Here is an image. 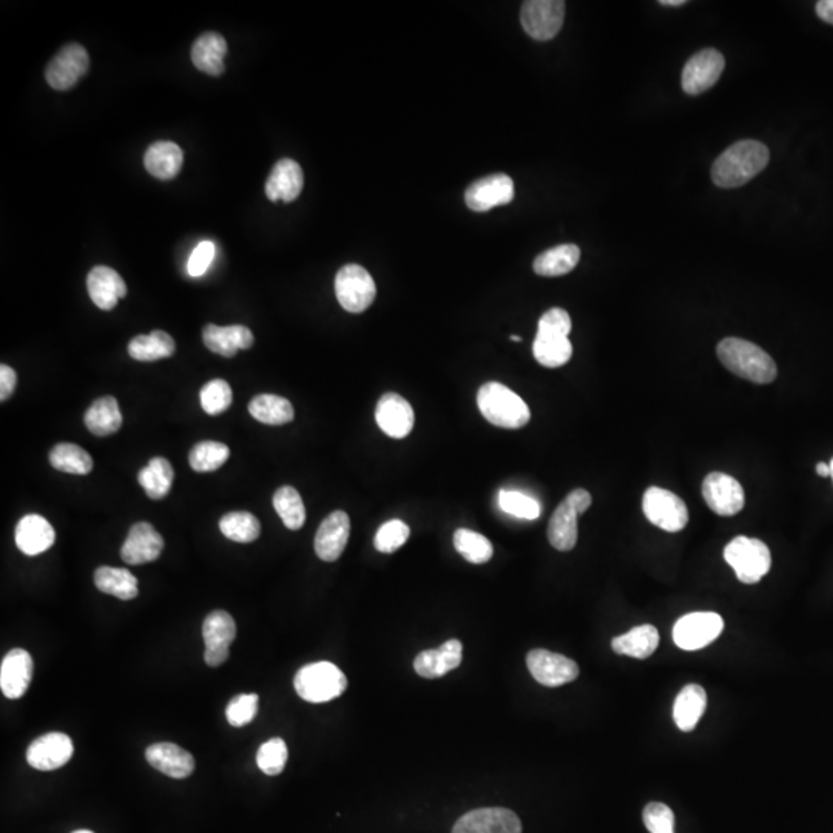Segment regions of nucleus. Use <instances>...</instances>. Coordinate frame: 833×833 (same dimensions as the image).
Returning <instances> with one entry per match:
<instances>
[{"label": "nucleus", "instance_id": "nucleus-1", "mask_svg": "<svg viewBox=\"0 0 833 833\" xmlns=\"http://www.w3.org/2000/svg\"><path fill=\"white\" fill-rule=\"evenodd\" d=\"M769 159V149L763 142L753 139L735 142L713 164V183L721 189L744 186L766 169Z\"/></svg>", "mask_w": 833, "mask_h": 833}, {"label": "nucleus", "instance_id": "nucleus-2", "mask_svg": "<svg viewBox=\"0 0 833 833\" xmlns=\"http://www.w3.org/2000/svg\"><path fill=\"white\" fill-rule=\"evenodd\" d=\"M716 352L722 365L730 372L756 385H769L778 375L773 358L752 341L724 338L719 341Z\"/></svg>", "mask_w": 833, "mask_h": 833}, {"label": "nucleus", "instance_id": "nucleus-3", "mask_svg": "<svg viewBox=\"0 0 833 833\" xmlns=\"http://www.w3.org/2000/svg\"><path fill=\"white\" fill-rule=\"evenodd\" d=\"M571 332V318L567 311L553 307L540 317L536 340L533 344L534 358L545 368H560L573 357V344L568 340Z\"/></svg>", "mask_w": 833, "mask_h": 833}, {"label": "nucleus", "instance_id": "nucleus-4", "mask_svg": "<svg viewBox=\"0 0 833 833\" xmlns=\"http://www.w3.org/2000/svg\"><path fill=\"white\" fill-rule=\"evenodd\" d=\"M477 406L488 422L505 429H519L531 419L523 398L502 383L490 382L477 392Z\"/></svg>", "mask_w": 833, "mask_h": 833}, {"label": "nucleus", "instance_id": "nucleus-5", "mask_svg": "<svg viewBox=\"0 0 833 833\" xmlns=\"http://www.w3.org/2000/svg\"><path fill=\"white\" fill-rule=\"evenodd\" d=\"M294 685L303 701L323 704L340 698L348 687V679L332 662H314L298 670Z\"/></svg>", "mask_w": 833, "mask_h": 833}, {"label": "nucleus", "instance_id": "nucleus-6", "mask_svg": "<svg viewBox=\"0 0 833 833\" xmlns=\"http://www.w3.org/2000/svg\"><path fill=\"white\" fill-rule=\"evenodd\" d=\"M724 559L742 584H758L772 567L769 547L753 537L738 536L727 545Z\"/></svg>", "mask_w": 833, "mask_h": 833}, {"label": "nucleus", "instance_id": "nucleus-7", "mask_svg": "<svg viewBox=\"0 0 833 833\" xmlns=\"http://www.w3.org/2000/svg\"><path fill=\"white\" fill-rule=\"evenodd\" d=\"M591 494L577 488L557 506L548 523V540L557 551H571L577 543V517L591 506Z\"/></svg>", "mask_w": 833, "mask_h": 833}, {"label": "nucleus", "instance_id": "nucleus-8", "mask_svg": "<svg viewBox=\"0 0 833 833\" xmlns=\"http://www.w3.org/2000/svg\"><path fill=\"white\" fill-rule=\"evenodd\" d=\"M335 295L344 311L361 314L374 303L377 286L365 267L348 264L335 277Z\"/></svg>", "mask_w": 833, "mask_h": 833}, {"label": "nucleus", "instance_id": "nucleus-9", "mask_svg": "<svg viewBox=\"0 0 833 833\" xmlns=\"http://www.w3.org/2000/svg\"><path fill=\"white\" fill-rule=\"evenodd\" d=\"M642 510L655 527L667 533H679L687 527L688 510L684 500L659 486H650L645 491Z\"/></svg>", "mask_w": 833, "mask_h": 833}, {"label": "nucleus", "instance_id": "nucleus-10", "mask_svg": "<svg viewBox=\"0 0 833 833\" xmlns=\"http://www.w3.org/2000/svg\"><path fill=\"white\" fill-rule=\"evenodd\" d=\"M724 630V621L718 613L698 611L685 614L673 628V641L685 651H696L712 644Z\"/></svg>", "mask_w": 833, "mask_h": 833}, {"label": "nucleus", "instance_id": "nucleus-11", "mask_svg": "<svg viewBox=\"0 0 833 833\" xmlns=\"http://www.w3.org/2000/svg\"><path fill=\"white\" fill-rule=\"evenodd\" d=\"M565 2L562 0H530L522 5L520 22L528 36L536 41H551L564 25Z\"/></svg>", "mask_w": 833, "mask_h": 833}, {"label": "nucleus", "instance_id": "nucleus-12", "mask_svg": "<svg viewBox=\"0 0 833 833\" xmlns=\"http://www.w3.org/2000/svg\"><path fill=\"white\" fill-rule=\"evenodd\" d=\"M726 59L715 48H705L688 59L682 71V88L687 95L707 92L721 78Z\"/></svg>", "mask_w": 833, "mask_h": 833}, {"label": "nucleus", "instance_id": "nucleus-13", "mask_svg": "<svg viewBox=\"0 0 833 833\" xmlns=\"http://www.w3.org/2000/svg\"><path fill=\"white\" fill-rule=\"evenodd\" d=\"M90 68L87 50L79 44H68L59 51L45 71L48 84L58 92H67L84 78Z\"/></svg>", "mask_w": 833, "mask_h": 833}, {"label": "nucleus", "instance_id": "nucleus-14", "mask_svg": "<svg viewBox=\"0 0 833 833\" xmlns=\"http://www.w3.org/2000/svg\"><path fill=\"white\" fill-rule=\"evenodd\" d=\"M702 496L713 513L732 517L746 505V494L735 477L724 473H710L702 483Z\"/></svg>", "mask_w": 833, "mask_h": 833}, {"label": "nucleus", "instance_id": "nucleus-15", "mask_svg": "<svg viewBox=\"0 0 833 833\" xmlns=\"http://www.w3.org/2000/svg\"><path fill=\"white\" fill-rule=\"evenodd\" d=\"M237 636V624L227 611L216 610L204 619L203 638L206 642L204 661L209 667H220L229 659V648Z\"/></svg>", "mask_w": 833, "mask_h": 833}, {"label": "nucleus", "instance_id": "nucleus-16", "mask_svg": "<svg viewBox=\"0 0 833 833\" xmlns=\"http://www.w3.org/2000/svg\"><path fill=\"white\" fill-rule=\"evenodd\" d=\"M527 665L533 678L545 687H560L579 676V665L573 659L542 648L528 653Z\"/></svg>", "mask_w": 833, "mask_h": 833}, {"label": "nucleus", "instance_id": "nucleus-17", "mask_svg": "<svg viewBox=\"0 0 833 833\" xmlns=\"http://www.w3.org/2000/svg\"><path fill=\"white\" fill-rule=\"evenodd\" d=\"M452 833H522V823L511 810L486 807L465 813Z\"/></svg>", "mask_w": 833, "mask_h": 833}, {"label": "nucleus", "instance_id": "nucleus-18", "mask_svg": "<svg viewBox=\"0 0 833 833\" xmlns=\"http://www.w3.org/2000/svg\"><path fill=\"white\" fill-rule=\"evenodd\" d=\"M75 752L70 736L53 732L31 742L27 750V761L33 769L41 772L61 769L68 764Z\"/></svg>", "mask_w": 833, "mask_h": 833}, {"label": "nucleus", "instance_id": "nucleus-19", "mask_svg": "<svg viewBox=\"0 0 833 833\" xmlns=\"http://www.w3.org/2000/svg\"><path fill=\"white\" fill-rule=\"evenodd\" d=\"M513 199V179L505 173L479 179L471 184L465 193L466 204L474 212H488L494 207L510 204Z\"/></svg>", "mask_w": 833, "mask_h": 833}, {"label": "nucleus", "instance_id": "nucleus-20", "mask_svg": "<svg viewBox=\"0 0 833 833\" xmlns=\"http://www.w3.org/2000/svg\"><path fill=\"white\" fill-rule=\"evenodd\" d=\"M375 420L386 436L405 439L414 428V409L402 395L388 392L378 400Z\"/></svg>", "mask_w": 833, "mask_h": 833}, {"label": "nucleus", "instance_id": "nucleus-21", "mask_svg": "<svg viewBox=\"0 0 833 833\" xmlns=\"http://www.w3.org/2000/svg\"><path fill=\"white\" fill-rule=\"evenodd\" d=\"M164 550V539L150 523L138 522L130 528L121 548L125 564L144 565L155 562Z\"/></svg>", "mask_w": 833, "mask_h": 833}, {"label": "nucleus", "instance_id": "nucleus-22", "mask_svg": "<svg viewBox=\"0 0 833 833\" xmlns=\"http://www.w3.org/2000/svg\"><path fill=\"white\" fill-rule=\"evenodd\" d=\"M351 534V519L344 511H334L321 522L315 536V553L324 562L340 559L348 545Z\"/></svg>", "mask_w": 833, "mask_h": 833}, {"label": "nucleus", "instance_id": "nucleus-23", "mask_svg": "<svg viewBox=\"0 0 833 833\" xmlns=\"http://www.w3.org/2000/svg\"><path fill=\"white\" fill-rule=\"evenodd\" d=\"M33 679V658L28 651L14 648L0 664V688L5 698L19 699L27 693Z\"/></svg>", "mask_w": 833, "mask_h": 833}, {"label": "nucleus", "instance_id": "nucleus-24", "mask_svg": "<svg viewBox=\"0 0 833 833\" xmlns=\"http://www.w3.org/2000/svg\"><path fill=\"white\" fill-rule=\"evenodd\" d=\"M147 763L173 780H184L195 770L192 753L173 742H156L146 752Z\"/></svg>", "mask_w": 833, "mask_h": 833}, {"label": "nucleus", "instance_id": "nucleus-25", "mask_svg": "<svg viewBox=\"0 0 833 833\" xmlns=\"http://www.w3.org/2000/svg\"><path fill=\"white\" fill-rule=\"evenodd\" d=\"M304 187V175L300 164L294 159H281L267 178L266 196L272 203H292L300 196Z\"/></svg>", "mask_w": 833, "mask_h": 833}, {"label": "nucleus", "instance_id": "nucleus-26", "mask_svg": "<svg viewBox=\"0 0 833 833\" xmlns=\"http://www.w3.org/2000/svg\"><path fill=\"white\" fill-rule=\"evenodd\" d=\"M88 295L102 311H112L127 295V284L112 267L96 266L87 277Z\"/></svg>", "mask_w": 833, "mask_h": 833}, {"label": "nucleus", "instance_id": "nucleus-27", "mask_svg": "<svg viewBox=\"0 0 833 833\" xmlns=\"http://www.w3.org/2000/svg\"><path fill=\"white\" fill-rule=\"evenodd\" d=\"M56 542V531L45 517L27 514L16 527V545L25 556H39Z\"/></svg>", "mask_w": 833, "mask_h": 833}, {"label": "nucleus", "instance_id": "nucleus-28", "mask_svg": "<svg viewBox=\"0 0 833 833\" xmlns=\"http://www.w3.org/2000/svg\"><path fill=\"white\" fill-rule=\"evenodd\" d=\"M203 341L213 354L232 358L238 354V351L252 348L255 338L250 329L241 324H233L226 328H221L216 324H207L203 329Z\"/></svg>", "mask_w": 833, "mask_h": 833}, {"label": "nucleus", "instance_id": "nucleus-29", "mask_svg": "<svg viewBox=\"0 0 833 833\" xmlns=\"http://www.w3.org/2000/svg\"><path fill=\"white\" fill-rule=\"evenodd\" d=\"M463 658V645L457 639H449L448 642L436 650L422 651L414 661V670L422 678H442L446 673L452 672L459 667Z\"/></svg>", "mask_w": 833, "mask_h": 833}, {"label": "nucleus", "instance_id": "nucleus-30", "mask_svg": "<svg viewBox=\"0 0 833 833\" xmlns=\"http://www.w3.org/2000/svg\"><path fill=\"white\" fill-rule=\"evenodd\" d=\"M183 149L172 141H158L147 149L144 156V166L147 172L161 181L178 176L183 169Z\"/></svg>", "mask_w": 833, "mask_h": 833}, {"label": "nucleus", "instance_id": "nucleus-31", "mask_svg": "<svg viewBox=\"0 0 833 833\" xmlns=\"http://www.w3.org/2000/svg\"><path fill=\"white\" fill-rule=\"evenodd\" d=\"M226 39L218 33H204L196 39L192 47V62L195 67L210 76L223 75L224 58L227 54Z\"/></svg>", "mask_w": 833, "mask_h": 833}, {"label": "nucleus", "instance_id": "nucleus-32", "mask_svg": "<svg viewBox=\"0 0 833 833\" xmlns=\"http://www.w3.org/2000/svg\"><path fill=\"white\" fill-rule=\"evenodd\" d=\"M707 705V695L704 688L698 684H688L676 696L673 707V719L679 730L692 732L698 726Z\"/></svg>", "mask_w": 833, "mask_h": 833}, {"label": "nucleus", "instance_id": "nucleus-33", "mask_svg": "<svg viewBox=\"0 0 833 833\" xmlns=\"http://www.w3.org/2000/svg\"><path fill=\"white\" fill-rule=\"evenodd\" d=\"M88 431L98 437L112 436L122 426L121 409L115 397H101L92 403L84 415Z\"/></svg>", "mask_w": 833, "mask_h": 833}, {"label": "nucleus", "instance_id": "nucleus-34", "mask_svg": "<svg viewBox=\"0 0 833 833\" xmlns=\"http://www.w3.org/2000/svg\"><path fill=\"white\" fill-rule=\"evenodd\" d=\"M659 645V631L653 625H639L625 635L618 636L611 641L613 648L618 655L630 656V658L647 659L655 653Z\"/></svg>", "mask_w": 833, "mask_h": 833}, {"label": "nucleus", "instance_id": "nucleus-35", "mask_svg": "<svg viewBox=\"0 0 833 833\" xmlns=\"http://www.w3.org/2000/svg\"><path fill=\"white\" fill-rule=\"evenodd\" d=\"M581 260V249L576 244H560L545 250L534 260V272L540 277L554 278L570 274Z\"/></svg>", "mask_w": 833, "mask_h": 833}, {"label": "nucleus", "instance_id": "nucleus-36", "mask_svg": "<svg viewBox=\"0 0 833 833\" xmlns=\"http://www.w3.org/2000/svg\"><path fill=\"white\" fill-rule=\"evenodd\" d=\"M253 419L264 425L281 426L291 423L295 417L294 406L287 398L274 394H260L249 403Z\"/></svg>", "mask_w": 833, "mask_h": 833}, {"label": "nucleus", "instance_id": "nucleus-37", "mask_svg": "<svg viewBox=\"0 0 833 833\" xmlns=\"http://www.w3.org/2000/svg\"><path fill=\"white\" fill-rule=\"evenodd\" d=\"M95 585L101 593L132 601L139 594L138 579L125 568L99 567L95 571Z\"/></svg>", "mask_w": 833, "mask_h": 833}, {"label": "nucleus", "instance_id": "nucleus-38", "mask_svg": "<svg viewBox=\"0 0 833 833\" xmlns=\"http://www.w3.org/2000/svg\"><path fill=\"white\" fill-rule=\"evenodd\" d=\"M173 480H175V471H173L172 463L164 457H155L150 460L149 465L142 468L138 474L139 485L152 500L164 499L172 490Z\"/></svg>", "mask_w": 833, "mask_h": 833}, {"label": "nucleus", "instance_id": "nucleus-39", "mask_svg": "<svg viewBox=\"0 0 833 833\" xmlns=\"http://www.w3.org/2000/svg\"><path fill=\"white\" fill-rule=\"evenodd\" d=\"M48 459L54 469L75 476H87L95 466L92 456L75 443H59L51 449Z\"/></svg>", "mask_w": 833, "mask_h": 833}, {"label": "nucleus", "instance_id": "nucleus-40", "mask_svg": "<svg viewBox=\"0 0 833 833\" xmlns=\"http://www.w3.org/2000/svg\"><path fill=\"white\" fill-rule=\"evenodd\" d=\"M176 344L172 335L164 331H153L149 335H138L130 340V357L138 361H156L175 354Z\"/></svg>", "mask_w": 833, "mask_h": 833}, {"label": "nucleus", "instance_id": "nucleus-41", "mask_svg": "<svg viewBox=\"0 0 833 833\" xmlns=\"http://www.w3.org/2000/svg\"><path fill=\"white\" fill-rule=\"evenodd\" d=\"M274 508L287 530L297 531L306 522L303 499L292 486H281L274 494Z\"/></svg>", "mask_w": 833, "mask_h": 833}, {"label": "nucleus", "instance_id": "nucleus-42", "mask_svg": "<svg viewBox=\"0 0 833 833\" xmlns=\"http://www.w3.org/2000/svg\"><path fill=\"white\" fill-rule=\"evenodd\" d=\"M454 547L457 553L471 564L482 565L493 559V543L476 531L466 530V528L457 530L454 534Z\"/></svg>", "mask_w": 833, "mask_h": 833}, {"label": "nucleus", "instance_id": "nucleus-43", "mask_svg": "<svg viewBox=\"0 0 833 833\" xmlns=\"http://www.w3.org/2000/svg\"><path fill=\"white\" fill-rule=\"evenodd\" d=\"M220 530L224 536L233 542L250 543L260 537L261 523L253 514L247 511H235L221 517Z\"/></svg>", "mask_w": 833, "mask_h": 833}, {"label": "nucleus", "instance_id": "nucleus-44", "mask_svg": "<svg viewBox=\"0 0 833 833\" xmlns=\"http://www.w3.org/2000/svg\"><path fill=\"white\" fill-rule=\"evenodd\" d=\"M229 457V446L213 440H204L193 446L189 454V463L196 473H212L220 469Z\"/></svg>", "mask_w": 833, "mask_h": 833}, {"label": "nucleus", "instance_id": "nucleus-45", "mask_svg": "<svg viewBox=\"0 0 833 833\" xmlns=\"http://www.w3.org/2000/svg\"><path fill=\"white\" fill-rule=\"evenodd\" d=\"M499 506L500 510L517 519L536 520L542 513L540 503L536 499L519 491H500Z\"/></svg>", "mask_w": 833, "mask_h": 833}, {"label": "nucleus", "instance_id": "nucleus-46", "mask_svg": "<svg viewBox=\"0 0 833 833\" xmlns=\"http://www.w3.org/2000/svg\"><path fill=\"white\" fill-rule=\"evenodd\" d=\"M201 406L209 415H220L232 405V388L226 380L215 378L203 386L199 392Z\"/></svg>", "mask_w": 833, "mask_h": 833}, {"label": "nucleus", "instance_id": "nucleus-47", "mask_svg": "<svg viewBox=\"0 0 833 833\" xmlns=\"http://www.w3.org/2000/svg\"><path fill=\"white\" fill-rule=\"evenodd\" d=\"M287 756H289V750H287L286 742L281 738H272L258 749L257 766L266 775L277 776L286 767Z\"/></svg>", "mask_w": 833, "mask_h": 833}, {"label": "nucleus", "instance_id": "nucleus-48", "mask_svg": "<svg viewBox=\"0 0 833 833\" xmlns=\"http://www.w3.org/2000/svg\"><path fill=\"white\" fill-rule=\"evenodd\" d=\"M409 534H411V530H409L405 522H402V520H389V522L383 523L380 530L375 534V548L380 553H395L398 548H402L408 542Z\"/></svg>", "mask_w": 833, "mask_h": 833}, {"label": "nucleus", "instance_id": "nucleus-49", "mask_svg": "<svg viewBox=\"0 0 833 833\" xmlns=\"http://www.w3.org/2000/svg\"><path fill=\"white\" fill-rule=\"evenodd\" d=\"M258 702H260V698H258L257 693L235 696L226 709V718L230 726L240 729V727L250 724L257 716Z\"/></svg>", "mask_w": 833, "mask_h": 833}, {"label": "nucleus", "instance_id": "nucleus-50", "mask_svg": "<svg viewBox=\"0 0 833 833\" xmlns=\"http://www.w3.org/2000/svg\"><path fill=\"white\" fill-rule=\"evenodd\" d=\"M644 823L650 833H675V813L662 803L645 807Z\"/></svg>", "mask_w": 833, "mask_h": 833}, {"label": "nucleus", "instance_id": "nucleus-51", "mask_svg": "<svg viewBox=\"0 0 833 833\" xmlns=\"http://www.w3.org/2000/svg\"><path fill=\"white\" fill-rule=\"evenodd\" d=\"M216 247L212 241H201L190 255L189 263H187V270H189L190 277H203L209 270L213 258H215Z\"/></svg>", "mask_w": 833, "mask_h": 833}, {"label": "nucleus", "instance_id": "nucleus-52", "mask_svg": "<svg viewBox=\"0 0 833 833\" xmlns=\"http://www.w3.org/2000/svg\"><path fill=\"white\" fill-rule=\"evenodd\" d=\"M17 385V374L10 366H0V402H7Z\"/></svg>", "mask_w": 833, "mask_h": 833}, {"label": "nucleus", "instance_id": "nucleus-53", "mask_svg": "<svg viewBox=\"0 0 833 833\" xmlns=\"http://www.w3.org/2000/svg\"><path fill=\"white\" fill-rule=\"evenodd\" d=\"M817 14L821 21L833 25V0H821V2H818Z\"/></svg>", "mask_w": 833, "mask_h": 833}, {"label": "nucleus", "instance_id": "nucleus-54", "mask_svg": "<svg viewBox=\"0 0 833 833\" xmlns=\"http://www.w3.org/2000/svg\"><path fill=\"white\" fill-rule=\"evenodd\" d=\"M817 473L818 476L821 477H830V466L827 463L820 462L817 465Z\"/></svg>", "mask_w": 833, "mask_h": 833}, {"label": "nucleus", "instance_id": "nucleus-55", "mask_svg": "<svg viewBox=\"0 0 833 833\" xmlns=\"http://www.w3.org/2000/svg\"><path fill=\"white\" fill-rule=\"evenodd\" d=\"M659 4L664 5V7H682V5H685V0H661Z\"/></svg>", "mask_w": 833, "mask_h": 833}, {"label": "nucleus", "instance_id": "nucleus-56", "mask_svg": "<svg viewBox=\"0 0 833 833\" xmlns=\"http://www.w3.org/2000/svg\"><path fill=\"white\" fill-rule=\"evenodd\" d=\"M511 340L517 341V343H519V341H522V338H520L519 335H511Z\"/></svg>", "mask_w": 833, "mask_h": 833}, {"label": "nucleus", "instance_id": "nucleus-57", "mask_svg": "<svg viewBox=\"0 0 833 833\" xmlns=\"http://www.w3.org/2000/svg\"><path fill=\"white\" fill-rule=\"evenodd\" d=\"M829 466H830V477H832V479H833V459L830 460Z\"/></svg>", "mask_w": 833, "mask_h": 833}, {"label": "nucleus", "instance_id": "nucleus-58", "mask_svg": "<svg viewBox=\"0 0 833 833\" xmlns=\"http://www.w3.org/2000/svg\"><path fill=\"white\" fill-rule=\"evenodd\" d=\"M73 833H93V832H92V830H76V832H73Z\"/></svg>", "mask_w": 833, "mask_h": 833}]
</instances>
